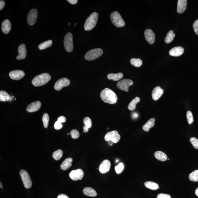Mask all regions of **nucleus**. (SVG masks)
Listing matches in <instances>:
<instances>
[{"label": "nucleus", "instance_id": "obj_1", "mask_svg": "<svg viewBox=\"0 0 198 198\" xmlns=\"http://www.w3.org/2000/svg\"><path fill=\"white\" fill-rule=\"evenodd\" d=\"M100 97L102 100L106 103L114 104H116L117 101V94L111 90L107 88L101 91Z\"/></svg>", "mask_w": 198, "mask_h": 198}, {"label": "nucleus", "instance_id": "obj_2", "mask_svg": "<svg viewBox=\"0 0 198 198\" xmlns=\"http://www.w3.org/2000/svg\"><path fill=\"white\" fill-rule=\"evenodd\" d=\"M51 79V76L48 73H43L34 77L32 83L35 87L41 86L47 84Z\"/></svg>", "mask_w": 198, "mask_h": 198}, {"label": "nucleus", "instance_id": "obj_3", "mask_svg": "<svg viewBox=\"0 0 198 198\" xmlns=\"http://www.w3.org/2000/svg\"><path fill=\"white\" fill-rule=\"evenodd\" d=\"M98 18V15L97 13H92L86 21L84 25V30L89 31L94 28L97 24Z\"/></svg>", "mask_w": 198, "mask_h": 198}, {"label": "nucleus", "instance_id": "obj_4", "mask_svg": "<svg viewBox=\"0 0 198 198\" xmlns=\"http://www.w3.org/2000/svg\"><path fill=\"white\" fill-rule=\"evenodd\" d=\"M110 18L112 23L116 27L121 28L125 26V22L118 12L115 11L112 13Z\"/></svg>", "mask_w": 198, "mask_h": 198}, {"label": "nucleus", "instance_id": "obj_5", "mask_svg": "<svg viewBox=\"0 0 198 198\" xmlns=\"http://www.w3.org/2000/svg\"><path fill=\"white\" fill-rule=\"evenodd\" d=\"M103 53V51L101 48L93 49L88 51L84 57L87 60H93L101 56L102 55Z\"/></svg>", "mask_w": 198, "mask_h": 198}, {"label": "nucleus", "instance_id": "obj_6", "mask_svg": "<svg viewBox=\"0 0 198 198\" xmlns=\"http://www.w3.org/2000/svg\"><path fill=\"white\" fill-rule=\"evenodd\" d=\"M20 174L25 188H31L32 186V182L28 172L26 170H22L20 171Z\"/></svg>", "mask_w": 198, "mask_h": 198}, {"label": "nucleus", "instance_id": "obj_7", "mask_svg": "<svg viewBox=\"0 0 198 198\" xmlns=\"http://www.w3.org/2000/svg\"><path fill=\"white\" fill-rule=\"evenodd\" d=\"M64 46L65 49L67 52H71L73 48V35L71 33H67L65 36L64 39Z\"/></svg>", "mask_w": 198, "mask_h": 198}, {"label": "nucleus", "instance_id": "obj_8", "mask_svg": "<svg viewBox=\"0 0 198 198\" xmlns=\"http://www.w3.org/2000/svg\"><path fill=\"white\" fill-rule=\"evenodd\" d=\"M121 139V136L119 134L118 131L114 130L108 132L105 136L106 141H111L114 143H117Z\"/></svg>", "mask_w": 198, "mask_h": 198}, {"label": "nucleus", "instance_id": "obj_9", "mask_svg": "<svg viewBox=\"0 0 198 198\" xmlns=\"http://www.w3.org/2000/svg\"><path fill=\"white\" fill-rule=\"evenodd\" d=\"M133 84V82L130 79H125L121 80L117 84V88L121 90L128 92L129 87Z\"/></svg>", "mask_w": 198, "mask_h": 198}, {"label": "nucleus", "instance_id": "obj_10", "mask_svg": "<svg viewBox=\"0 0 198 198\" xmlns=\"http://www.w3.org/2000/svg\"><path fill=\"white\" fill-rule=\"evenodd\" d=\"M70 84V81L67 78H62L59 79L55 83L54 88L57 91H60L64 87L68 86Z\"/></svg>", "mask_w": 198, "mask_h": 198}, {"label": "nucleus", "instance_id": "obj_11", "mask_svg": "<svg viewBox=\"0 0 198 198\" xmlns=\"http://www.w3.org/2000/svg\"><path fill=\"white\" fill-rule=\"evenodd\" d=\"M84 172L81 169L73 170L69 174L70 177L72 180H81L84 176Z\"/></svg>", "mask_w": 198, "mask_h": 198}, {"label": "nucleus", "instance_id": "obj_12", "mask_svg": "<svg viewBox=\"0 0 198 198\" xmlns=\"http://www.w3.org/2000/svg\"><path fill=\"white\" fill-rule=\"evenodd\" d=\"M38 16V11L36 9H34L29 12L28 15L27 22L30 26H33L35 23Z\"/></svg>", "mask_w": 198, "mask_h": 198}, {"label": "nucleus", "instance_id": "obj_13", "mask_svg": "<svg viewBox=\"0 0 198 198\" xmlns=\"http://www.w3.org/2000/svg\"><path fill=\"white\" fill-rule=\"evenodd\" d=\"M25 74L24 71L21 70H15L11 71L9 73V76L11 79L18 80L24 77Z\"/></svg>", "mask_w": 198, "mask_h": 198}, {"label": "nucleus", "instance_id": "obj_14", "mask_svg": "<svg viewBox=\"0 0 198 198\" xmlns=\"http://www.w3.org/2000/svg\"><path fill=\"white\" fill-rule=\"evenodd\" d=\"M145 39L149 44H153L155 42V34L154 32L150 29L145 30L144 32Z\"/></svg>", "mask_w": 198, "mask_h": 198}, {"label": "nucleus", "instance_id": "obj_15", "mask_svg": "<svg viewBox=\"0 0 198 198\" xmlns=\"http://www.w3.org/2000/svg\"><path fill=\"white\" fill-rule=\"evenodd\" d=\"M111 163L110 161L108 160H105L103 161L99 167V170L101 173H105L110 170Z\"/></svg>", "mask_w": 198, "mask_h": 198}, {"label": "nucleus", "instance_id": "obj_16", "mask_svg": "<svg viewBox=\"0 0 198 198\" xmlns=\"http://www.w3.org/2000/svg\"><path fill=\"white\" fill-rule=\"evenodd\" d=\"M41 106V103L39 101H36L32 103L28 106L26 110L28 112H34L37 111Z\"/></svg>", "mask_w": 198, "mask_h": 198}, {"label": "nucleus", "instance_id": "obj_17", "mask_svg": "<svg viewBox=\"0 0 198 198\" xmlns=\"http://www.w3.org/2000/svg\"><path fill=\"white\" fill-rule=\"evenodd\" d=\"M163 89H162L160 87L157 86L153 90L152 92V97L154 101H157L163 94Z\"/></svg>", "mask_w": 198, "mask_h": 198}, {"label": "nucleus", "instance_id": "obj_18", "mask_svg": "<svg viewBox=\"0 0 198 198\" xmlns=\"http://www.w3.org/2000/svg\"><path fill=\"white\" fill-rule=\"evenodd\" d=\"M18 52L19 54L17 57V59L20 60L25 59L26 57L27 53L26 45L24 44H21L18 47Z\"/></svg>", "mask_w": 198, "mask_h": 198}, {"label": "nucleus", "instance_id": "obj_19", "mask_svg": "<svg viewBox=\"0 0 198 198\" xmlns=\"http://www.w3.org/2000/svg\"><path fill=\"white\" fill-rule=\"evenodd\" d=\"M184 49L182 47H176L172 48L169 51V55L172 56L179 57L184 53Z\"/></svg>", "mask_w": 198, "mask_h": 198}, {"label": "nucleus", "instance_id": "obj_20", "mask_svg": "<svg viewBox=\"0 0 198 198\" xmlns=\"http://www.w3.org/2000/svg\"><path fill=\"white\" fill-rule=\"evenodd\" d=\"M187 0H178L177 11L178 13L181 14L184 12L187 8Z\"/></svg>", "mask_w": 198, "mask_h": 198}, {"label": "nucleus", "instance_id": "obj_21", "mask_svg": "<svg viewBox=\"0 0 198 198\" xmlns=\"http://www.w3.org/2000/svg\"><path fill=\"white\" fill-rule=\"evenodd\" d=\"M11 24L8 20H6L3 22L2 26V30L3 32L5 34H7L10 32L11 29Z\"/></svg>", "mask_w": 198, "mask_h": 198}, {"label": "nucleus", "instance_id": "obj_22", "mask_svg": "<svg viewBox=\"0 0 198 198\" xmlns=\"http://www.w3.org/2000/svg\"><path fill=\"white\" fill-rule=\"evenodd\" d=\"M73 162L72 158H66L63 161V163L60 165L61 168L63 170L68 169L72 166V163Z\"/></svg>", "mask_w": 198, "mask_h": 198}, {"label": "nucleus", "instance_id": "obj_23", "mask_svg": "<svg viewBox=\"0 0 198 198\" xmlns=\"http://www.w3.org/2000/svg\"><path fill=\"white\" fill-rule=\"evenodd\" d=\"M83 193L87 196L96 197L97 196V193L93 189L90 187H86L83 190Z\"/></svg>", "mask_w": 198, "mask_h": 198}, {"label": "nucleus", "instance_id": "obj_24", "mask_svg": "<svg viewBox=\"0 0 198 198\" xmlns=\"http://www.w3.org/2000/svg\"><path fill=\"white\" fill-rule=\"evenodd\" d=\"M155 119L154 118L150 119L143 125L142 129L145 131L148 132L150 128L154 127V125Z\"/></svg>", "mask_w": 198, "mask_h": 198}, {"label": "nucleus", "instance_id": "obj_25", "mask_svg": "<svg viewBox=\"0 0 198 198\" xmlns=\"http://www.w3.org/2000/svg\"><path fill=\"white\" fill-rule=\"evenodd\" d=\"M123 75L122 73L120 72L117 74L110 73L107 75V77L109 80H112L113 81H117L123 77Z\"/></svg>", "mask_w": 198, "mask_h": 198}, {"label": "nucleus", "instance_id": "obj_26", "mask_svg": "<svg viewBox=\"0 0 198 198\" xmlns=\"http://www.w3.org/2000/svg\"><path fill=\"white\" fill-rule=\"evenodd\" d=\"M154 156L160 161L164 162L167 159V156L166 154L163 152L157 151L154 153Z\"/></svg>", "mask_w": 198, "mask_h": 198}, {"label": "nucleus", "instance_id": "obj_27", "mask_svg": "<svg viewBox=\"0 0 198 198\" xmlns=\"http://www.w3.org/2000/svg\"><path fill=\"white\" fill-rule=\"evenodd\" d=\"M145 187L152 190H156L159 188L158 183L154 182L147 181L145 182L144 183Z\"/></svg>", "mask_w": 198, "mask_h": 198}, {"label": "nucleus", "instance_id": "obj_28", "mask_svg": "<svg viewBox=\"0 0 198 198\" xmlns=\"http://www.w3.org/2000/svg\"><path fill=\"white\" fill-rule=\"evenodd\" d=\"M140 101V99L138 97H136L135 98L133 99L128 106V108L129 110L131 111L134 110L135 109L137 104Z\"/></svg>", "mask_w": 198, "mask_h": 198}, {"label": "nucleus", "instance_id": "obj_29", "mask_svg": "<svg viewBox=\"0 0 198 198\" xmlns=\"http://www.w3.org/2000/svg\"><path fill=\"white\" fill-rule=\"evenodd\" d=\"M175 36V34H174V31L172 30L169 31L165 39V43L167 44L171 43L173 40Z\"/></svg>", "mask_w": 198, "mask_h": 198}, {"label": "nucleus", "instance_id": "obj_30", "mask_svg": "<svg viewBox=\"0 0 198 198\" xmlns=\"http://www.w3.org/2000/svg\"><path fill=\"white\" fill-rule=\"evenodd\" d=\"M10 97L8 94L5 91H0V101L6 102L10 100Z\"/></svg>", "mask_w": 198, "mask_h": 198}, {"label": "nucleus", "instance_id": "obj_31", "mask_svg": "<svg viewBox=\"0 0 198 198\" xmlns=\"http://www.w3.org/2000/svg\"><path fill=\"white\" fill-rule=\"evenodd\" d=\"M52 41L51 40H49L46 41V42H43L40 44L38 46V47L40 50H43L45 49L48 47H51L52 46Z\"/></svg>", "mask_w": 198, "mask_h": 198}, {"label": "nucleus", "instance_id": "obj_32", "mask_svg": "<svg viewBox=\"0 0 198 198\" xmlns=\"http://www.w3.org/2000/svg\"><path fill=\"white\" fill-rule=\"evenodd\" d=\"M190 180L193 182H198V170H195L189 174Z\"/></svg>", "mask_w": 198, "mask_h": 198}, {"label": "nucleus", "instance_id": "obj_33", "mask_svg": "<svg viewBox=\"0 0 198 198\" xmlns=\"http://www.w3.org/2000/svg\"><path fill=\"white\" fill-rule=\"evenodd\" d=\"M63 155V152L61 150H58L54 152L53 154V158L56 160H59Z\"/></svg>", "mask_w": 198, "mask_h": 198}, {"label": "nucleus", "instance_id": "obj_34", "mask_svg": "<svg viewBox=\"0 0 198 198\" xmlns=\"http://www.w3.org/2000/svg\"><path fill=\"white\" fill-rule=\"evenodd\" d=\"M131 64L134 67H140L142 64V61L138 59H132L130 60Z\"/></svg>", "mask_w": 198, "mask_h": 198}, {"label": "nucleus", "instance_id": "obj_35", "mask_svg": "<svg viewBox=\"0 0 198 198\" xmlns=\"http://www.w3.org/2000/svg\"><path fill=\"white\" fill-rule=\"evenodd\" d=\"M49 121V117L48 114L47 113H44L42 117V121H43V125L45 128H47L48 127Z\"/></svg>", "mask_w": 198, "mask_h": 198}, {"label": "nucleus", "instance_id": "obj_36", "mask_svg": "<svg viewBox=\"0 0 198 198\" xmlns=\"http://www.w3.org/2000/svg\"><path fill=\"white\" fill-rule=\"evenodd\" d=\"M187 122L189 124H191L193 122L194 119L192 113L190 111H187Z\"/></svg>", "mask_w": 198, "mask_h": 198}, {"label": "nucleus", "instance_id": "obj_37", "mask_svg": "<svg viewBox=\"0 0 198 198\" xmlns=\"http://www.w3.org/2000/svg\"><path fill=\"white\" fill-rule=\"evenodd\" d=\"M84 125L90 129L92 126V121L91 119L89 117H85L84 119Z\"/></svg>", "mask_w": 198, "mask_h": 198}, {"label": "nucleus", "instance_id": "obj_38", "mask_svg": "<svg viewBox=\"0 0 198 198\" xmlns=\"http://www.w3.org/2000/svg\"><path fill=\"white\" fill-rule=\"evenodd\" d=\"M190 142L195 149H198V139L195 137H192L190 139Z\"/></svg>", "mask_w": 198, "mask_h": 198}, {"label": "nucleus", "instance_id": "obj_39", "mask_svg": "<svg viewBox=\"0 0 198 198\" xmlns=\"http://www.w3.org/2000/svg\"><path fill=\"white\" fill-rule=\"evenodd\" d=\"M70 134L72 138L74 139H76L78 138L79 136H80L79 131L77 130H75V129L71 131Z\"/></svg>", "mask_w": 198, "mask_h": 198}, {"label": "nucleus", "instance_id": "obj_40", "mask_svg": "<svg viewBox=\"0 0 198 198\" xmlns=\"http://www.w3.org/2000/svg\"><path fill=\"white\" fill-rule=\"evenodd\" d=\"M124 165L122 163L119 164L115 167V170L117 174H119L123 171L124 169Z\"/></svg>", "mask_w": 198, "mask_h": 198}, {"label": "nucleus", "instance_id": "obj_41", "mask_svg": "<svg viewBox=\"0 0 198 198\" xmlns=\"http://www.w3.org/2000/svg\"><path fill=\"white\" fill-rule=\"evenodd\" d=\"M193 28L194 31L197 35H198V19L194 22Z\"/></svg>", "mask_w": 198, "mask_h": 198}, {"label": "nucleus", "instance_id": "obj_42", "mask_svg": "<svg viewBox=\"0 0 198 198\" xmlns=\"http://www.w3.org/2000/svg\"><path fill=\"white\" fill-rule=\"evenodd\" d=\"M62 127H63V125H62L61 123L58 121H56L55 125H54V127H55V130H59V129H61Z\"/></svg>", "mask_w": 198, "mask_h": 198}, {"label": "nucleus", "instance_id": "obj_43", "mask_svg": "<svg viewBox=\"0 0 198 198\" xmlns=\"http://www.w3.org/2000/svg\"><path fill=\"white\" fill-rule=\"evenodd\" d=\"M157 198H171L170 195L168 194L164 193H160L158 194L157 196Z\"/></svg>", "mask_w": 198, "mask_h": 198}, {"label": "nucleus", "instance_id": "obj_44", "mask_svg": "<svg viewBox=\"0 0 198 198\" xmlns=\"http://www.w3.org/2000/svg\"><path fill=\"white\" fill-rule=\"evenodd\" d=\"M66 121H67L66 118L65 117H63V116H61V117H59V118L57 120V121L60 122L61 123L65 122Z\"/></svg>", "mask_w": 198, "mask_h": 198}, {"label": "nucleus", "instance_id": "obj_45", "mask_svg": "<svg viewBox=\"0 0 198 198\" xmlns=\"http://www.w3.org/2000/svg\"><path fill=\"white\" fill-rule=\"evenodd\" d=\"M5 6V2L3 1H0V10H1L3 9Z\"/></svg>", "mask_w": 198, "mask_h": 198}, {"label": "nucleus", "instance_id": "obj_46", "mask_svg": "<svg viewBox=\"0 0 198 198\" xmlns=\"http://www.w3.org/2000/svg\"><path fill=\"white\" fill-rule=\"evenodd\" d=\"M67 1L72 5H75L77 3V0H67Z\"/></svg>", "mask_w": 198, "mask_h": 198}, {"label": "nucleus", "instance_id": "obj_47", "mask_svg": "<svg viewBox=\"0 0 198 198\" xmlns=\"http://www.w3.org/2000/svg\"><path fill=\"white\" fill-rule=\"evenodd\" d=\"M57 198H69L67 195L64 194H61L58 196Z\"/></svg>", "mask_w": 198, "mask_h": 198}, {"label": "nucleus", "instance_id": "obj_48", "mask_svg": "<svg viewBox=\"0 0 198 198\" xmlns=\"http://www.w3.org/2000/svg\"><path fill=\"white\" fill-rule=\"evenodd\" d=\"M83 129H84V133H87L88 131L89 130V128H88V127L86 126V125H84L83 127Z\"/></svg>", "mask_w": 198, "mask_h": 198}, {"label": "nucleus", "instance_id": "obj_49", "mask_svg": "<svg viewBox=\"0 0 198 198\" xmlns=\"http://www.w3.org/2000/svg\"><path fill=\"white\" fill-rule=\"evenodd\" d=\"M108 144L109 145V146H112L113 143V142L111 141H108Z\"/></svg>", "mask_w": 198, "mask_h": 198}, {"label": "nucleus", "instance_id": "obj_50", "mask_svg": "<svg viewBox=\"0 0 198 198\" xmlns=\"http://www.w3.org/2000/svg\"><path fill=\"white\" fill-rule=\"evenodd\" d=\"M134 114H133V118H137V117H138V115L136 113H133Z\"/></svg>", "mask_w": 198, "mask_h": 198}, {"label": "nucleus", "instance_id": "obj_51", "mask_svg": "<svg viewBox=\"0 0 198 198\" xmlns=\"http://www.w3.org/2000/svg\"><path fill=\"white\" fill-rule=\"evenodd\" d=\"M195 194L198 197V187L196 189V191H195Z\"/></svg>", "mask_w": 198, "mask_h": 198}, {"label": "nucleus", "instance_id": "obj_52", "mask_svg": "<svg viewBox=\"0 0 198 198\" xmlns=\"http://www.w3.org/2000/svg\"><path fill=\"white\" fill-rule=\"evenodd\" d=\"M0 187H1V189H3V187H2V183H1V182L0 183Z\"/></svg>", "mask_w": 198, "mask_h": 198}, {"label": "nucleus", "instance_id": "obj_53", "mask_svg": "<svg viewBox=\"0 0 198 198\" xmlns=\"http://www.w3.org/2000/svg\"><path fill=\"white\" fill-rule=\"evenodd\" d=\"M71 24V23H70H70H68L69 26H70V25Z\"/></svg>", "mask_w": 198, "mask_h": 198}, {"label": "nucleus", "instance_id": "obj_54", "mask_svg": "<svg viewBox=\"0 0 198 198\" xmlns=\"http://www.w3.org/2000/svg\"><path fill=\"white\" fill-rule=\"evenodd\" d=\"M76 24H77V23H76V24H75V26H76Z\"/></svg>", "mask_w": 198, "mask_h": 198}, {"label": "nucleus", "instance_id": "obj_55", "mask_svg": "<svg viewBox=\"0 0 198 198\" xmlns=\"http://www.w3.org/2000/svg\"><path fill=\"white\" fill-rule=\"evenodd\" d=\"M168 160H169L170 159L169 158H167Z\"/></svg>", "mask_w": 198, "mask_h": 198}]
</instances>
